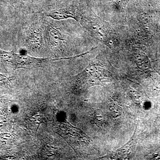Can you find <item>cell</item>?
I'll use <instances>...</instances> for the list:
<instances>
[{"instance_id":"obj_1","label":"cell","mask_w":160,"mask_h":160,"mask_svg":"<svg viewBox=\"0 0 160 160\" xmlns=\"http://www.w3.org/2000/svg\"><path fill=\"white\" fill-rule=\"evenodd\" d=\"M43 30L45 42L49 50L55 53L64 51L66 36L59 25L54 20H50L43 23Z\"/></svg>"},{"instance_id":"obj_2","label":"cell","mask_w":160,"mask_h":160,"mask_svg":"<svg viewBox=\"0 0 160 160\" xmlns=\"http://www.w3.org/2000/svg\"><path fill=\"white\" fill-rule=\"evenodd\" d=\"M25 46L31 52H41L47 50L43 26L39 23L31 24L26 32L25 38Z\"/></svg>"},{"instance_id":"obj_3","label":"cell","mask_w":160,"mask_h":160,"mask_svg":"<svg viewBox=\"0 0 160 160\" xmlns=\"http://www.w3.org/2000/svg\"><path fill=\"white\" fill-rule=\"evenodd\" d=\"M46 16L55 21H61L68 18H73L78 21V15L75 10L68 7H59L51 9L46 12Z\"/></svg>"},{"instance_id":"obj_4","label":"cell","mask_w":160,"mask_h":160,"mask_svg":"<svg viewBox=\"0 0 160 160\" xmlns=\"http://www.w3.org/2000/svg\"><path fill=\"white\" fill-rule=\"evenodd\" d=\"M82 24L96 38L101 41L107 40V36L106 32L97 23L87 20H82Z\"/></svg>"},{"instance_id":"obj_5","label":"cell","mask_w":160,"mask_h":160,"mask_svg":"<svg viewBox=\"0 0 160 160\" xmlns=\"http://www.w3.org/2000/svg\"><path fill=\"white\" fill-rule=\"evenodd\" d=\"M21 1H31V0H21Z\"/></svg>"}]
</instances>
